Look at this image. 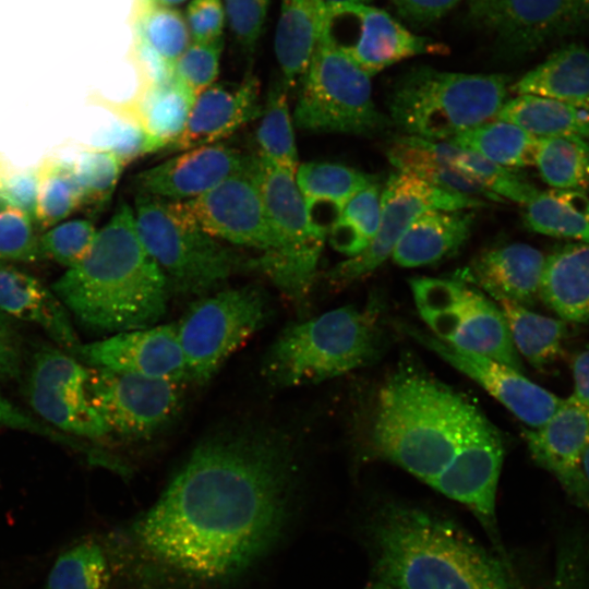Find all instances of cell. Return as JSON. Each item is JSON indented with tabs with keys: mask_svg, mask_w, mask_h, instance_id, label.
Instances as JSON below:
<instances>
[{
	"mask_svg": "<svg viewBox=\"0 0 589 589\" xmlns=\"http://www.w3.org/2000/svg\"><path fill=\"white\" fill-rule=\"evenodd\" d=\"M268 314L267 297L255 286L225 289L193 303L176 324L187 378L208 382Z\"/></svg>",
	"mask_w": 589,
	"mask_h": 589,
	"instance_id": "8fae6325",
	"label": "cell"
},
{
	"mask_svg": "<svg viewBox=\"0 0 589 589\" xmlns=\"http://www.w3.org/2000/svg\"><path fill=\"white\" fill-rule=\"evenodd\" d=\"M582 470L589 483V445L587 446L584 457H582Z\"/></svg>",
	"mask_w": 589,
	"mask_h": 589,
	"instance_id": "6125c7cd",
	"label": "cell"
},
{
	"mask_svg": "<svg viewBox=\"0 0 589 589\" xmlns=\"http://www.w3.org/2000/svg\"><path fill=\"white\" fill-rule=\"evenodd\" d=\"M98 230L87 219L58 224L39 237L45 259L55 260L68 268L77 265L91 252Z\"/></svg>",
	"mask_w": 589,
	"mask_h": 589,
	"instance_id": "ee69618b",
	"label": "cell"
},
{
	"mask_svg": "<svg viewBox=\"0 0 589 589\" xmlns=\"http://www.w3.org/2000/svg\"><path fill=\"white\" fill-rule=\"evenodd\" d=\"M21 365V338L8 316L0 311V381L16 377Z\"/></svg>",
	"mask_w": 589,
	"mask_h": 589,
	"instance_id": "11a10c76",
	"label": "cell"
},
{
	"mask_svg": "<svg viewBox=\"0 0 589 589\" xmlns=\"http://www.w3.org/2000/svg\"><path fill=\"white\" fill-rule=\"evenodd\" d=\"M544 261L536 248L512 243L480 253L455 278L474 285L498 302L527 308L540 298Z\"/></svg>",
	"mask_w": 589,
	"mask_h": 589,
	"instance_id": "603a6c76",
	"label": "cell"
},
{
	"mask_svg": "<svg viewBox=\"0 0 589 589\" xmlns=\"http://www.w3.org/2000/svg\"><path fill=\"white\" fill-rule=\"evenodd\" d=\"M486 205L483 200L436 188L409 173L395 172L381 194L380 224L372 242L361 253L337 264L328 278L342 286L372 273L393 253L407 228L428 211H461Z\"/></svg>",
	"mask_w": 589,
	"mask_h": 589,
	"instance_id": "7c38bea8",
	"label": "cell"
},
{
	"mask_svg": "<svg viewBox=\"0 0 589 589\" xmlns=\"http://www.w3.org/2000/svg\"><path fill=\"white\" fill-rule=\"evenodd\" d=\"M12 203L8 199V196L4 194V192L0 189V214L12 207Z\"/></svg>",
	"mask_w": 589,
	"mask_h": 589,
	"instance_id": "94428289",
	"label": "cell"
},
{
	"mask_svg": "<svg viewBox=\"0 0 589 589\" xmlns=\"http://www.w3.org/2000/svg\"><path fill=\"white\" fill-rule=\"evenodd\" d=\"M401 327L416 341L477 382L529 429L543 425L564 402V398L557 397L508 365L455 348L414 326L402 324Z\"/></svg>",
	"mask_w": 589,
	"mask_h": 589,
	"instance_id": "e0dca14e",
	"label": "cell"
},
{
	"mask_svg": "<svg viewBox=\"0 0 589 589\" xmlns=\"http://www.w3.org/2000/svg\"><path fill=\"white\" fill-rule=\"evenodd\" d=\"M372 589H393V588H389V587H387V586H384V585H382V584L376 582V584L373 586Z\"/></svg>",
	"mask_w": 589,
	"mask_h": 589,
	"instance_id": "be15d7a7",
	"label": "cell"
},
{
	"mask_svg": "<svg viewBox=\"0 0 589 589\" xmlns=\"http://www.w3.org/2000/svg\"><path fill=\"white\" fill-rule=\"evenodd\" d=\"M184 17L192 41L212 43L223 39L226 12L221 0H192Z\"/></svg>",
	"mask_w": 589,
	"mask_h": 589,
	"instance_id": "f907efd6",
	"label": "cell"
},
{
	"mask_svg": "<svg viewBox=\"0 0 589 589\" xmlns=\"http://www.w3.org/2000/svg\"><path fill=\"white\" fill-rule=\"evenodd\" d=\"M473 218L466 209L423 213L396 243L394 262L402 267H418L450 256L469 238Z\"/></svg>",
	"mask_w": 589,
	"mask_h": 589,
	"instance_id": "f1b7e54d",
	"label": "cell"
},
{
	"mask_svg": "<svg viewBox=\"0 0 589 589\" xmlns=\"http://www.w3.org/2000/svg\"><path fill=\"white\" fill-rule=\"evenodd\" d=\"M589 552L585 538L565 537L557 550L555 569L548 589H587Z\"/></svg>",
	"mask_w": 589,
	"mask_h": 589,
	"instance_id": "c3c4849f",
	"label": "cell"
},
{
	"mask_svg": "<svg viewBox=\"0 0 589 589\" xmlns=\"http://www.w3.org/2000/svg\"><path fill=\"white\" fill-rule=\"evenodd\" d=\"M518 353L536 369H544L560 356L566 337V322L528 310L510 301H500Z\"/></svg>",
	"mask_w": 589,
	"mask_h": 589,
	"instance_id": "e575fe53",
	"label": "cell"
},
{
	"mask_svg": "<svg viewBox=\"0 0 589 589\" xmlns=\"http://www.w3.org/2000/svg\"><path fill=\"white\" fill-rule=\"evenodd\" d=\"M540 298L563 321L589 323V243H568L545 257Z\"/></svg>",
	"mask_w": 589,
	"mask_h": 589,
	"instance_id": "83f0119b",
	"label": "cell"
},
{
	"mask_svg": "<svg viewBox=\"0 0 589 589\" xmlns=\"http://www.w3.org/2000/svg\"><path fill=\"white\" fill-rule=\"evenodd\" d=\"M260 92L259 79L251 69L233 87L214 83L195 98L182 133L164 151L180 153L221 142L260 118L263 108Z\"/></svg>",
	"mask_w": 589,
	"mask_h": 589,
	"instance_id": "7402d4cb",
	"label": "cell"
},
{
	"mask_svg": "<svg viewBox=\"0 0 589 589\" xmlns=\"http://www.w3.org/2000/svg\"><path fill=\"white\" fill-rule=\"evenodd\" d=\"M0 189L12 205L25 213L35 224L38 194L37 168L14 169L7 164L0 179Z\"/></svg>",
	"mask_w": 589,
	"mask_h": 589,
	"instance_id": "db71d44e",
	"label": "cell"
},
{
	"mask_svg": "<svg viewBox=\"0 0 589 589\" xmlns=\"http://www.w3.org/2000/svg\"><path fill=\"white\" fill-rule=\"evenodd\" d=\"M525 206V223L531 230L589 243L587 193L568 189L539 191Z\"/></svg>",
	"mask_w": 589,
	"mask_h": 589,
	"instance_id": "1f68e13d",
	"label": "cell"
},
{
	"mask_svg": "<svg viewBox=\"0 0 589 589\" xmlns=\"http://www.w3.org/2000/svg\"><path fill=\"white\" fill-rule=\"evenodd\" d=\"M381 187L374 183L356 194L328 235L333 248L354 256L372 242L380 224Z\"/></svg>",
	"mask_w": 589,
	"mask_h": 589,
	"instance_id": "b9f144b4",
	"label": "cell"
},
{
	"mask_svg": "<svg viewBox=\"0 0 589 589\" xmlns=\"http://www.w3.org/2000/svg\"><path fill=\"white\" fill-rule=\"evenodd\" d=\"M507 168L534 165L539 137L519 127L493 120L446 141Z\"/></svg>",
	"mask_w": 589,
	"mask_h": 589,
	"instance_id": "d590c367",
	"label": "cell"
},
{
	"mask_svg": "<svg viewBox=\"0 0 589 589\" xmlns=\"http://www.w3.org/2000/svg\"><path fill=\"white\" fill-rule=\"evenodd\" d=\"M82 206L100 212L110 201L124 166L110 152L88 147L72 160Z\"/></svg>",
	"mask_w": 589,
	"mask_h": 589,
	"instance_id": "7bdbcfd3",
	"label": "cell"
},
{
	"mask_svg": "<svg viewBox=\"0 0 589 589\" xmlns=\"http://www.w3.org/2000/svg\"><path fill=\"white\" fill-rule=\"evenodd\" d=\"M509 77L417 68L394 85L388 99L392 124L407 135L448 141L495 119L506 101Z\"/></svg>",
	"mask_w": 589,
	"mask_h": 589,
	"instance_id": "8992f818",
	"label": "cell"
},
{
	"mask_svg": "<svg viewBox=\"0 0 589 589\" xmlns=\"http://www.w3.org/2000/svg\"><path fill=\"white\" fill-rule=\"evenodd\" d=\"M387 157L400 172L416 176L436 188L483 201L505 202L466 173L435 160L416 136L394 140Z\"/></svg>",
	"mask_w": 589,
	"mask_h": 589,
	"instance_id": "836d02e7",
	"label": "cell"
},
{
	"mask_svg": "<svg viewBox=\"0 0 589 589\" xmlns=\"http://www.w3.org/2000/svg\"><path fill=\"white\" fill-rule=\"evenodd\" d=\"M327 22L322 0H280L274 52L288 92L300 85Z\"/></svg>",
	"mask_w": 589,
	"mask_h": 589,
	"instance_id": "484cf974",
	"label": "cell"
},
{
	"mask_svg": "<svg viewBox=\"0 0 589 589\" xmlns=\"http://www.w3.org/2000/svg\"><path fill=\"white\" fill-rule=\"evenodd\" d=\"M496 428L460 393L412 366L380 388L366 432L375 458L431 484Z\"/></svg>",
	"mask_w": 589,
	"mask_h": 589,
	"instance_id": "7a4b0ae2",
	"label": "cell"
},
{
	"mask_svg": "<svg viewBox=\"0 0 589 589\" xmlns=\"http://www.w3.org/2000/svg\"><path fill=\"white\" fill-rule=\"evenodd\" d=\"M294 180L312 223L328 235L350 200L377 183L375 176L334 163L299 165Z\"/></svg>",
	"mask_w": 589,
	"mask_h": 589,
	"instance_id": "4316f807",
	"label": "cell"
},
{
	"mask_svg": "<svg viewBox=\"0 0 589 589\" xmlns=\"http://www.w3.org/2000/svg\"><path fill=\"white\" fill-rule=\"evenodd\" d=\"M468 4L473 22L516 57L589 23L586 0H468Z\"/></svg>",
	"mask_w": 589,
	"mask_h": 589,
	"instance_id": "2e32d148",
	"label": "cell"
},
{
	"mask_svg": "<svg viewBox=\"0 0 589 589\" xmlns=\"http://www.w3.org/2000/svg\"><path fill=\"white\" fill-rule=\"evenodd\" d=\"M509 89L552 98L589 112V50L570 45L549 56Z\"/></svg>",
	"mask_w": 589,
	"mask_h": 589,
	"instance_id": "f546056e",
	"label": "cell"
},
{
	"mask_svg": "<svg viewBox=\"0 0 589 589\" xmlns=\"http://www.w3.org/2000/svg\"><path fill=\"white\" fill-rule=\"evenodd\" d=\"M370 77L325 29L300 83L293 123L311 132H382L393 124L372 99Z\"/></svg>",
	"mask_w": 589,
	"mask_h": 589,
	"instance_id": "ba28073f",
	"label": "cell"
},
{
	"mask_svg": "<svg viewBox=\"0 0 589 589\" xmlns=\"http://www.w3.org/2000/svg\"><path fill=\"white\" fill-rule=\"evenodd\" d=\"M261 165L180 203L187 214L214 238L266 254L273 251L275 240L260 187Z\"/></svg>",
	"mask_w": 589,
	"mask_h": 589,
	"instance_id": "9a60e30c",
	"label": "cell"
},
{
	"mask_svg": "<svg viewBox=\"0 0 589 589\" xmlns=\"http://www.w3.org/2000/svg\"><path fill=\"white\" fill-rule=\"evenodd\" d=\"M260 187L275 247L252 257V271L266 276L288 298L311 291L327 235L309 217L294 175L261 159Z\"/></svg>",
	"mask_w": 589,
	"mask_h": 589,
	"instance_id": "9c48e42d",
	"label": "cell"
},
{
	"mask_svg": "<svg viewBox=\"0 0 589 589\" xmlns=\"http://www.w3.org/2000/svg\"><path fill=\"white\" fill-rule=\"evenodd\" d=\"M384 347L376 305H346L286 327L263 374L276 386L316 384L375 362Z\"/></svg>",
	"mask_w": 589,
	"mask_h": 589,
	"instance_id": "5b68a950",
	"label": "cell"
},
{
	"mask_svg": "<svg viewBox=\"0 0 589 589\" xmlns=\"http://www.w3.org/2000/svg\"><path fill=\"white\" fill-rule=\"evenodd\" d=\"M261 165L257 154H247L223 142L183 151L134 177L137 194L168 201H188L239 173Z\"/></svg>",
	"mask_w": 589,
	"mask_h": 589,
	"instance_id": "d6986e66",
	"label": "cell"
},
{
	"mask_svg": "<svg viewBox=\"0 0 589 589\" xmlns=\"http://www.w3.org/2000/svg\"><path fill=\"white\" fill-rule=\"evenodd\" d=\"M120 120L140 128L151 153L166 149L182 133L195 97L178 81L161 86H139L124 101L98 99Z\"/></svg>",
	"mask_w": 589,
	"mask_h": 589,
	"instance_id": "d4e9b609",
	"label": "cell"
},
{
	"mask_svg": "<svg viewBox=\"0 0 589 589\" xmlns=\"http://www.w3.org/2000/svg\"><path fill=\"white\" fill-rule=\"evenodd\" d=\"M0 311L41 327L68 353L77 354L81 342L69 310L39 279L0 261Z\"/></svg>",
	"mask_w": 589,
	"mask_h": 589,
	"instance_id": "cb8c5ba5",
	"label": "cell"
},
{
	"mask_svg": "<svg viewBox=\"0 0 589 589\" xmlns=\"http://www.w3.org/2000/svg\"><path fill=\"white\" fill-rule=\"evenodd\" d=\"M92 146L110 152L124 167L139 157L151 154L145 133L123 120L106 129Z\"/></svg>",
	"mask_w": 589,
	"mask_h": 589,
	"instance_id": "681fc988",
	"label": "cell"
},
{
	"mask_svg": "<svg viewBox=\"0 0 589 589\" xmlns=\"http://www.w3.org/2000/svg\"><path fill=\"white\" fill-rule=\"evenodd\" d=\"M496 120L519 127L536 137H581L589 141V112L537 95H517L505 101Z\"/></svg>",
	"mask_w": 589,
	"mask_h": 589,
	"instance_id": "4dcf8cb0",
	"label": "cell"
},
{
	"mask_svg": "<svg viewBox=\"0 0 589 589\" xmlns=\"http://www.w3.org/2000/svg\"><path fill=\"white\" fill-rule=\"evenodd\" d=\"M167 288L125 202L98 230L88 255L51 287L82 324L113 333L154 326L166 311Z\"/></svg>",
	"mask_w": 589,
	"mask_h": 589,
	"instance_id": "277c9868",
	"label": "cell"
},
{
	"mask_svg": "<svg viewBox=\"0 0 589 589\" xmlns=\"http://www.w3.org/2000/svg\"><path fill=\"white\" fill-rule=\"evenodd\" d=\"M37 168L38 194L35 225L47 230L82 206L81 190L72 161L46 158Z\"/></svg>",
	"mask_w": 589,
	"mask_h": 589,
	"instance_id": "f35d334b",
	"label": "cell"
},
{
	"mask_svg": "<svg viewBox=\"0 0 589 589\" xmlns=\"http://www.w3.org/2000/svg\"><path fill=\"white\" fill-rule=\"evenodd\" d=\"M574 390L570 395L578 402L589 406V349L579 352L572 364Z\"/></svg>",
	"mask_w": 589,
	"mask_h": 589,
	"instance_id": "6f0895ef",
	"label": "cell"
},
{
	"mask_svg": "<svg viewBox=\"0 0 589 589\" xmlns=\"http://www.w3.org/2000/svg\"><path fill=\"white\" fill-rule=\"evenodd\" d=\"M534 165L553 189L589 192V141L581 137H539Z\"/></svg>",
	"mask_w": 589,
	"mask_h": 589,
	"instance_id": "74e56055",
	"label": "cell"
},
{
	"mask_svg": "<svg viewBox=\"0 0 589 589\" xmlns=\"http://www.w3.org/2000/svg\"><path fill=\"white\" fill-rule=\"evenodd\" d=\"M131 25L133 37L143 40L172 64L191 44L185 17L173 8L135 0Z\"/></svg>",
	"mask_w": 589,
	"mask_h": 589,
	"instance_id": "60d3db41",
	"label": "cell"
},
{
	"mask_svg": "<svg viewBox=\"0 0 589 589\" xmlns=\"http://www.w3.org/2000/svg\"><path fill=\"white\" fill-rule=\"evenodd\" d=\"M179 383L92 368L87 392L109 434L141 440L155 434L177 414L181 405Z\"/></svg>",
	"mask_w": 589,
	"mask_h": 589,
	"instance_id": "4fadbf2b",
	"label": "cell"
},
{
	"mask_svg": "<svg viewBox=\"0 0 589 589\" xmlns=\"http://www.w3.org/2000/svg\"><path fill=\"white\" fill-rule=\"evenodd\" d=\"M0 425L26 431L43 437H47L60 445L71 447L75 450L89 454L83 443L76 437L67 435L49 424L33 418L17 406L9 401L0 394Z\"/></svg>",
	"mask_w": 589,
	"mask_h": 589,
	"instance_id": "816d5d0a",
	"label": "cell"
},
{
	"mask_svg": "<svg viewBox=\"0 0 589 589\" xmlns=\"http://www.w3.org/2000/svg\"><path fill=\"white\" fill-rule=\"evenodd\" d=\"M153 5L164 7V8H173L178 4L183 3L187 0H145Z\"/></svg>",
	"mask_w": 589,
	"mask_h": 589,
	"instance_id": "91938a15",
	"label": "cell"
},
{
	"mask_svg": "<svg viewBox=\"0 0 589 589\" xmlns=\"http://www.w3.org/2000/svg\"><path fill=\"white\" fill-rule=\"evenodd\" d=\"M409 284L418 312L435 337L522 373L503 312L478 288L431 277H416Z\"/></svg>",
	"mask_w": 589,
	"mask_h": 589,
	"instance_id": "30bf717a",
	"label": "cell"
},
{
	"mask_svg": "<svg viewBox=\"0 0 589 589\" xmlns=\"http://www.w3.org/2000/svg\"><path fill=\"white\" fill-rule=\"evenodd\" d=\"M586 1H588V2H589V0H586Z\"/></svg>",
	"mask_w": 589,
	"mask_h": 589,
	"instance_id": "e7e4bbea",
	"label": "cell"
},
{
	"mask_svg": "<svg viewBox=\"0 0 589 589\" xmlns=\"http://www.w3.org/2000/svg\"><path fill=\"white\" fill-rule=\"evenodd\" d=\"M34 221L12 206L0 214V261L34 263L44 260Z\"/></svg>",
	"mask_w": 589,
	"mask_h": 589,
	"instance_id": "bcb514c9",
	"label": "cell"
},
{
	"mask_svg": "<svg viewBox=\"0 0 589 589\" xmlns=\"http://www.w3.org/2000/svg\"><path fill=\"white\" fill-rule=\"evenodd\" d=\"M226 19L237 43L248 58L254 56L271 0H224Z\"/></svg>",
	"mask_w": 589,
	"mask_h": 589,
	"instance_id": "7dc6e473",
	"label": "cell"
},
{
	"mask_svg": "<svg viewBox=\"0 0 589 589\" xmlns=\"http://www.w3.org/2000/svg\"><path fill=\"white\" fill-rule=\"evenodd\" d=\"M288 93L278 79L269 85L255 139L263 161L296 175L299 159Z\"/></svg>",
	"mask_w": 589,
	"mask_h": 589,
	"instance_id": "8d00e7d4",
	"label": "cell"
},
{
	"mask_svg": "<svg viewBox=\"0 0 589 589\" xmlns=\"http://www.w3.org/2000/svg\"><path fill=\"white\" fill-rule=\"evenodd\" d=\"M224 40L191 41L175 63L177 81L195 98L212 86L219 74Z\"/></svg>",
	"mask_w": 589,
	"mask_h": 589,
	"instance_id": "f6af8a7d",
	"label": "cell"
},
{
	"mask_svg": "<svg viewBox=\"0 0 589 589\" xmlns=\"http://www.w3.org/2000/svg\"><path fill=\"white\" fill-rule=\"evenodd\" d=\"M532 459L558 481L574 504L589 515V483L582 457L589 445V406L572 396L540 428L524 429Z\"/></svg>",
	"mask_w": 589,
	"mask_h": 589,
	"instance_id": "ffe728a7",
	"label": "cell"
},
{
	"mask_svg": "<svg viewBox=\"0 0 589 589\" xmlns=\"http://www.w3.org/2000/svg\"><path fill=\"white\" fill-rule=\"evenodd\" d=\"M129 58L136 70L139 86H161L177 81L175 64L139 38L133 37Z\"/></svg>",
	"mask_w": 589,
	"mask_h": 589,
	"instance_id": "f5cc1de1",
	"label": "cell"
},
{
	"mask_svg": "<svg viewBox=\"0 0 589 589\" xmlns=\"http://www.w3.org/2000/svg\"><path fill=\"white\" fill-rule=\"evenodd\" d=\"M421 144L437 161L452 166L474 179L503 200L526 205L539 190L512 169L446 141L421 139Z\"/></svg>",
	"mask_w": 589,
	"mask_h": 589,
	"instance_id": "d6a6232c",
	"label": "cell"
},
{
	"mask_svg": "<svg viewBox=\"0 0 589 589\" xmlns=\"http://www.w3.org/2000/svg\"><path fill=\"white\" fill-rule=\"evenodd\" d=\"M133 212L143 244L180 292L203 293L252 271V257L204 231L178 201L136 194Z\"/></svg>",
	"mask_w": 589,
	"mask_h": 589,
	"instance_id": "52a82bcc",
	"label": "cell"
},
{
	"mask_svg": "<svg viewBox=\"0 0 589 589\" xmlns=\"http://www.w3.org/2000/svg\"><path fill=\"white\" fill-rule=\"evenodd\" d=\"M369 0H322L327 14L340 8L352 4H365Z\"/></svg>",
	"mask_w": 589,
	"mask_h": 589,
	"instance_id": "680465c9",
	"label": "cell"
},
{
	"mask_svg": "<svg viewBox=\"0 0 589 589\" xmlns=\"http://www.w3.org/2000/svg\"><path fill=\"white\" fill-rule=\"evenodd\" d=\"M327 15L328 23L341 25L345 33H349L341 37L328 33L333 40L369 76L404 59L447 50L442 44L413 34L375 7L352 4Z\"/></svg>",
	"mask_w": 589,
	"mask_h": 589,
	"instance_id": "ac0fdd59",
	"label": "cell"
},
{
	"mask_svg": "<svg viewBox=\"0 0 589 589\" xmlns=\"http://www.w3.org/2000/svg\"><path fill=\"white\" fill-rule=\"evenodd\" d=\"M88 369L68 352L41 346L33 358L27 397L33 409L56 430L100 440L109 434L87 392Z\"/></svg>",
	"mask_w": 589,
	"mask_h": 589,
	"instance_id": "5bb4252c",
	"label": "cell"
},
{
	"mask_svg": "<svg viewBox=\"0 0 589 589\" xmlns=\"http://www.w3.org/2000/svg\"><path fill=\"white\" fill-rule=\"evenodd\" d=\"M297 466L290 442L269 429L202 441L157 502L132 526L154 564L200 582L242 574L277 542L291 510Z\"/></svg>",
	"mask_w": 589,
	"mask_h": 589,
	"instance_id": "6da1fadb",
	"label": "cell"
},
{
	"mask_svg": "<svg viewBox=\"0 0 589 589\" xmlns=\"http://www.w3.org/2000/svg\"><path fill=\"white\" fill-rule=\"evenodd\" d=\"M406 19L414 22L435 21L462 0H389Z\"/></svg>",
	"mask_w": 589,
	"mask_h": 589,
	"instance_id": "9f6ffc18",
	"label": "cell"
},
{
	"mask_svg": "<svg viewBox=\"0 0 589 589\" xmlns=\"http://www.w3.org/2000/svg\"><path fill=\"white\" fill-rule=\"evenodd\" d=\"M110 567L105 548L96 540L79 541L55 561L45 589H108Z\"/></svg>",
	"mask_w": 589,
	"mask_h": 589,
	"instance_id": "ab89813d",
	"label": "cell"
},
{
	"mask_svg": "<svg viewBox=\"0 0 589 589\" xmlns=\"http://www.w3.org/2000/svg\"><path fill=\"white\" fill-rule=\"evenodd\" d=\"M76 356L93 368L175 381L187 378L185 360L173 323L116 333L81 345Z\"/></svg>",
	"mask_w": 589,
	"mask_h": 589,
	"instance_id": "44dd1931",
	"label": "cell"
},
{
	"mask_svg": "<svg viewBox=\"0 0 589 589\" xmlns=\"http://www.w3.org/2000/svg\"><path fill=\"white\" fill-rule=\"evenodd\" d=\"M374 573L393 589H522L509 563L453 522L423 509L387 504L368 525Z\"/></svg>",
	"mask_w": 589,
	"mask_h": 589,
	"instance_id": "3957f363",
	"label": "cell"
}]
</instances>
